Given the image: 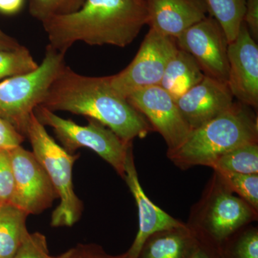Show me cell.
<instances>
[{
	"label": "cell",
	"instance_id": "1",
	"mask_svg": "<svg viewBox=\"0 0 258 258\" xmlns=\"http://www.w3.org/2000/svg\"><path fill=\"white\" fill-rule=\"evenodd\" d=\"M40 106L96 120L125 142L154 132L147 118L113 89L109 76H85L67 66L51 85Z\"/></svg>",
	"mask_w": 258,
	"mask_h": 258
},
{
	"label": "cell",
	"instance_id": "2",
	"mask_svg": "<svg viewBox=\"0 0 258 258\" xmlns=\"http://www.w3.org/2000/svg\"><path fill=\"white\" fill-rule=\"evenodd\" d=\"M148 22L146 0H86L79 11L42 23L48 45L66 53L77 42L128 46Z\"/></svg>",
	"mask_w": 258,
	"mask_h": 258
},
{
	"label": "cell",
	"instance_id": "3",
	"mask_svg": "<svg viewBox=\"0 0 258 258\" xmlns=\"http://www.w3.org/2000/svg\"><path fill=\"white\" fill-rule=\"evenodd\" d=\"M254 143H258L257 115L250 107L234 102L221 114L191 131L181 147L166 155L183 170L196 166L210 167L222 154Z\"/></svg>",
	"mask_w": 258,
	"mask_h": 258
},
{
	"label": "cell",
	"instance_id": "4",
	"mask_svg": "<svg viewBox=\"0 0 258 258\" xmlns=\"http://www.w3.org/2000/svg\"><path fill=\"white\" fill-rule=\"evenodd\" d=\"M257 218L258 212L232 192L214 171L186 225L198 240L220 247L229 236Z\"/></svg>",
	"mask_w": 258,
	"mask_h": 258
},
{
	"label": "cell",
	"instance_id": "5",
	"mask_svg": "<svg viewBox=\"0 0 258 258\" xmlns=\"http://www.w3.org/2000/svg\"><path fill=\"white\" fill-rule=\"evenodd\" d=\"M25 138L31 144L32 152L46 171L60 199L51 219L52 227H71L82 215L83 204L75 193L73 167L79 159L56 143L45 125L32 113L27 127Z\"/></svg>",
	"mask_w": 258,
	"mask_h": 258
},
{
	"label": "cell",
	"instance_id": "6",
	"mask_svg": "<svg viewBox=\"0 0 258 258\" xmlns=\"http://www.w3.org/2000/svg\"><path fill=\"white\" fill-rule=\"evenodd\" d=\"M64 55L48 45L37 69L0 82V118L25 138L30 116L42 104L51 85L66 66Z\"/></svg>",
	"mask_w": 258,
	"mask_h": 258
},
{
	"label": "cell",
	"instance_id": "7",
	"mask_svg": "<svg viewBox=\"0 0 258 258\" xmlns=\"http://www.w3.org/2000/svg\"><path fill=\"white\" fill-rule=\"evenodd\" d=\"M35 116L44 125H48L68 152L72 154L81 147H86L96 153L124 178L125 161L132 142H125L99 122L88 120L86 125L77 124L64 119L42 106H37Z\"/></svg>",
	"mask_w": 258,
	"mask_h": 258
},
{
	"label": "cell",
	"instance_id": "8",
	"mask_svg": "<svg viewBox=\"0 0 258 258\" xmlns=\"http://www.w3.org/2000/svg\"><path fill=\"white\" fill-rule=\"evenodd\" d=\"M178 49L175 39L150 28L132 62L109 76L111 87L127 98L138 90L159 86L168 62Z\"/></svg>",
	"mask_w": 258,
	"mask_h": 258
},
{
	"label": "cell",
	"instance_id": "9",
	"mask_svg": "<svg viewBox=\"0 0 258 258\" xmlns=\"http://www.w3.org/2000/svg\"><path fill=\"white\" fill-rule=\"evenodd\" d=\"M9 152L15 180L10 204L28 215H37L50 208L58 197L35 154L21 146L9 149Z\"/></svg>",
	"mask_w": 258,
	"mask_h": 258
},
{
	"label": "cell",
	"instance_id": "10",
	"mask_svg": "<svg viewBox=\"0 0 258 258\" xmlns=\"http://www.w3.org/2000/svg\"><path fill=\"white\" fill-rule=\"evenodd\" d=\"M126 99L147 118L154 132L161 134L167 145V152L181 147L191 133L176 100L161 86L138 90Z\"/></svg>",
	"mask_w": 258,
	"mask_h": 258
},
{
	"label": "cell",
	"instance_id": "11",
	"mask_svg": "<svg viewBox=\"0 0 258 258\" xmlns=\"http://www.w3.org/2000/svg\"><path fill=\"white\" fill-rule=\"evenodd\" d=\"M179 48L189 52L205 76L227 83L229 42L223 29L212 17H206L175 39Z\"/></svg>",
	"mask_w": 258,
	"mask_h": 258
},
{
	"label": "cell",
	"instance_id": "12",
	"mask_svg": "<svg viewBox=\"0 0 258 258\" xmlns=\"http://www.w3.org/2000/svg\"><path fill=\"white\" fill-rule=\"evenodd\" d=\"M227 85L234 98L257 109L258 46L244 21L235 40L229 43Z\"/></svg>",
	"mask_w": 258,
	"mask_h": 258
},
{
	"label": "cell",
	"instance_id": "13",
	"mask_svg": "<svg viewBox=\"0 0 258 258\" xmlns=\"http://www.w3.org/2000/svg\"><path fill=\"white\" fill-rule=\"evenodd\" d=\"M176 102L192 131L228 109L233 104L234 96L227 82L205 76Z\"/></svg>",
	"mask_w": 258,
	"mask_h": 258
},
{
	"label": "cell",
	"instance_id": "14",
	"mask_svg": "<svg viewBox=\"0 0 258 258\" xmlns=\"http://www.w3.org/2000/svg\"><path fill=\"white\" fill-rule=\"evenodd\" d=\"M125 180L137 203L139 213V230L133 243L126 253L130 258H137L139 250L148 237L158 231L184 225L153 203L144 192L139 181L136 167L133 146L129 148L125 161Z\"/></svg>",
	"mask_w": 258,
	"mask_h": 258
},
{
	"label": "cell",
	"instance_id": "15",
	"mask_svg": "<svg viewBox=\"0 0 258 258\" xmlns=\"http://www.w3.org/2000/svg\"><path fill=\"white\" fill-rule=\"evenodd\" d=\"M150 28L176 39L207 17L203 0H146Z\"/></svg>",
	"mask_w": 258,
	"mask_h": 258
},
{
	"label": "cell",
	"instance_id": "16",
	"mask_svg": "<svg viewBox=\"0 0 258 258\" xmlns=\"http://www.w3.org/2000/svg\"><path fill=\"white\" fill-rule=\"evenodd\" d=\"M198 244L196 236L184 223L148 237L137 258H191Z\"/></svg>",
	"mask_w": 258,
	"mask_h": 258
},
{
	"label": "cell",
	"instance_id": "17",
	"mask_svg": "<svg viewBox=\"0 0 258 258\" xmlns=\"http://www.w3.org/2000/svg\"><path fill=\"white\" fill-rule=\"evenodd\" d=\"M204 77L205 74L192 56L179 48L168 62L159 86L176 100Z\"/></svg>",
	"mask_w": 258,
	"mask_h": 258
},
{
	"label": "cell",
	"instance_id": "18",
	"mask_svg": "<svg viewBox=\"0 0 258 258\" xmlns=\"http://www.w3.org/2000/svg\"><path fill=\"white\" fill-rule=\"evenodd\" d=\"M28 214L12 204L0 205V258H11L29 233Z\"/></svg>",
	"mask_w": 258,
	"mask_h": 258
},
{
	"label": "cell",
	"instance_id": "19",
	"mask_svg": "<svg viewBox=\"0 0 258 258\" xmlns=\"http://www.w3.org/2000/svg\"><path fill=\"white\" fill-rule=\"evenodd\" d=\"M208 13L223 29L229 43L240 30L245 13L246 0H203Z\"/></svg>",
	"mask_w": 258,
	"mask_h": 258
},
{
	"label": "cell",
	"instance_id": "20",
	"mask_svg": "<svg viewBox=\"0 0 258 258\" xmlns=\"http://www.w3.org/2000/svg\"><path fill=\"white\" fill-rule=\"evenodd\" d=\"M213 170L242 174H258V143L241 146L217 158Z\"/></svg>",
	"mask_w": 258,
	"mask_h": 258
},
{
	"label": "cell",
	"instance_id": "21",
	"mask_svg": "<svg viewBox=\"0 0 258 258\" xmlns=\"http://www.w3.org/2000/svg\"><path fill=\"white\" fill-rule=\"evenodd\" d=\"M221 258H258V229L252 224L241 227L219 247Z\"/></svg>",
	"mask_w": 258,
	"mask_h": 258
},
{
	"label": "cell",
	"instance_id": "22",
	"mask_svg": "<svg viewBox=\"0 0 258 258\" xmlns=\"http://www.w3.org/2000/svg\"><path fill=\"white\" fill-rule=\"evenodd\" d=\"M30 51L24 45L13 50H0V80L26 74L37 69Z\"/></svg>",
	"mask_w": 258,
	"mask_h": 258
},
{
	"label": "cell",
	"instance_id": "23",
	"mask_svg": "<svg viewBox=\"0 0 258 258\" xmlns=\"http://www.w3.org/2000/svg\"><path fill=\"white\" fill-rule=\"evenodd\" d=\"M224 182L235 195L258 212V174H242L217 171Z\"/></svg>",
	"mask_w": 258,
	"mask_h": 258
},
{
	"label": "cell",
	"instance_id": "24",
	"mask_svg": "<svg viewBox=\"0 0 258 258\" xmlns=\"http://www.w3.org/2000/svg\"><path fill=\"white\" fill-rule=\"evenodd\" d=\"M86 0H29V13L43 23L54 17L73 14L79 11Z\"/></svg>",
	"mask_w": 258,
	"mask_h": 258
},
{
	"label": "cell",
	"instance_id": "25",
	"mask_svg": "<svg viewBox=\"0 0 258 258\" xmlns=\"http://www.w3.org/2000/svg\"><path fill=\"white\" fill-rule=\"evenodd\" d=\"M15 180L8 149H0V205L11 203Z\"/></svg>",
	"mask_w": 258,
	"mask_h": 258
},
{
	"label": "cell",
	"instance_id": "26",
	"mask_svg": "<svg viewBox=\"0 0 258 258\" xmlns=\"http://www.w3.org/2000/svg\"><path fill=\"white\" fill-rule=\"evenodd\" d=\"M11 258H54L49 252L46 237L40 232L29 233Z\"/></svg>",
	"mask_w": 258,
	"mask_h": 258
},
{
	"label": "cell",
	"instance_id": "27",
	"mask_svg": "<svg viewBox=\"0 0 258 258\" xmlns=\"http://www.w3.org/2000/svg\"><path fill=\"white\" fill-rule=\"evenodd\" d=\"M25 138L5 120L0 118V149H11L20 146Z\"/></svg>",
	"mask_w": 258,
	"mask_h": 258
},
{
	"label": "cell",
	"instance_id": "28",
	"mask_svg": "<svg viewBox=\"0 0 258 258\" xmlns=\"http://www.w3.org/2000/svg\"><path fill=\"white\" fill-rule=\"evenodd\" d=\"M244 23L251 36L258 40V0H246Z\"/></svg>",
	"mask_w": 258,
	"mask_h": 258
},
{
	"label": "cell",
	"instance_id": "29",
	"mask_svg": "<svg viewBox=\"0 0 258 258\" xmlns=\"http://www.w3.org/2000/svg\"><path fill=\"white\" fill-rule=\"evenodd\" d=\"M81 258H130L126 252L112 255L107 253L101 246L96 244H79Z\"/></svg>",
	"mask_w": 258,
	"mask_h": 258
},
{
	"label": "cell",
	"instance_id": "30",
	"mask_svg": "<svg viewBox=\"0 0 258 258\" xmlns=\"http://www.w3.org/2000/svg\"><path fill=\"white\" fill-rule=\"evenodd\" d=\"M198 241V248L191 258H221L219 247L203 241Z\"/></svg>",
	"mask_w": 258,
	"mask_h": 258
},
{
	"label": "cell",
	"instance_id": "31",
	"mask_svg": "<svg viewBox=\"0 0 258 258\" xmlns=\"http://www.w3.org/2000/svg\"><path fill=\"white\" fill-rule=\"evenodd\" d=\"M25 0H0V13L5 15L18 14L23 10Z\"/></svg>",
	"mask_w": 258,
	"mask_h": 258
},
{
	"label": "cell",
	"instance_id": "32",
	"mask_svg": "<svg viewBox=\"0 0 258 258\" xmlns=\"http://www.w3.org/2000/svg\"><path fill=\"white\" fill-rule=\"evenodd\" d=\"M21 46L13 37L9 36L0 29V50H13Z\"/></svg>",
	"mask_w": 258,
	"mask_h": 258
},
{
	"label": "cell",
	"instance_id": "33",
	"mask_svg": "<svg viewBox=\"0 0 258 258\" xmlns=\"http://www.w3.org/2000/svg\"><path fill=\"white\" fill-rule=\"evenodd\" d=\"M54 258H81V249H80L79 244H78L76 247H73V248L66 251V252L60 254V256L54 257Z\"/></svg>",
	"mask_w": 258,
	"mask_h": 258
}]
</instances>
